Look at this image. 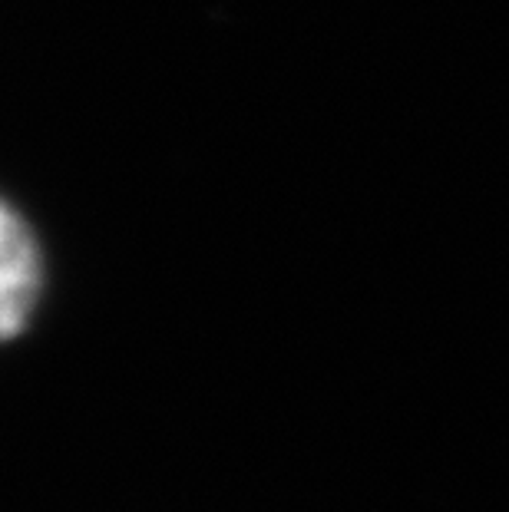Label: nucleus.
Returning a JSON list of instances; mask_svg holds the SVG:
<instances>
[{
	"mask_svg": "<svg viewBox=\"0 0 509 512\" xmlns=\"http://www.w3.org/2000/svg\"><path fill=\"white\" fill-rule=\"evenodd\" d=\"M40 291V252L30 228L4 205L0 215V328L14 337L30 318Z\"/></svg>",
	"mask_w": 509,
	"mask_h": 512,
	"instance_id": "1",
	"label": "nucleus"
}]
</instances>
